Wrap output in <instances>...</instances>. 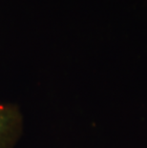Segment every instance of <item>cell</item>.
Instances as JSON below:
<instances>
[{
    "label": "cell",
    "instance_id": "obj_1",
    "mask_svg": "<svg viewBox=\"0 0 147 148\" xmlns=\"http://www.w3.org/2000/svg\"><path fill=\"white\" fill-rule=\"evenodd\" d=\"M24 116L19 106L0 102V148H15L24 133Z\"/></svg>",
    "mask_w": 147,
    "mask_h": 148
}]
</instances>
